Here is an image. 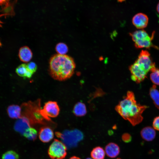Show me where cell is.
Returning a JSON list of instances; mask_svg holds the SVG:
<instances>
[{
  "label": "cell",
  "mask_w": 159,
  "mask_h": 159,
  "mask_svg": "<svg viewBox=\"0 0 159 159\" xmlns=\"http://www.w3.org/2000/svg\"><path fill=\"white\" fill-rule=\"evenodd\" d=\"M147 107L137 102L134 93L127 92L126 95L120 101L115 107V110L124 119L128 120L133 126L143 120V113Z\"/></svg>",
  "instance_id": "obj_1"
},
{
  "label": "cell",
  "mask_w": 159,
  "mask_h": 159,
  "mask_svg": "<svg viewBox=\"0 0 159 159\" xmlns=\"http://www.w3.org/2000/svg\"><path fill=\"white\" fill-rule=\"evenodd\" d=\"M49 62V73L55 80H65L74 73L75 64L73 59L70 56L56 54L51 57Z\"/></svg>",
  "instance_id": "obj_2"
},
{
  "label": "cell",
  "mask_w": 159,
  "mask_h": 159,
  "mask_svg": "<svg viewBox=\"0 0 159 159\" xmlns=\"http://www.w3.org/2000/svg\"><path fill=\"white\" fill-rule=\"evenodd\" d=\"M154 34V32L150 36L145 30L143 29L136 30L130 34L135 46L137 48L149 49L154 47L159 49V48L154 46L152 42Z\"/></svg>",
  "instance_id": "obj_3"
},
{
  "label": "cell",
  "mask_w": 159,
  "mask_h": 159,
  "mask_svg": "<svg viewBox=\"0 0 159 159\" xmlns=\"http://www.w3.org/2000/svg\"><path fill=\"white\" fill-rule=\"evenodd\" d=\"M55 133L56 136L60 138L62 142L69 148L76 147L78 143L84 138L82 132L77 129L65 130L62 133L57 132Z\"/></svg>",
  "instance_id": "obj_4"
},
{
  "label": "cell",
  "mask_w": 159,
  "mask_h": 159,
  "mask_svg": "<svg viewBox=\"0 0 159 159\" xmlns=\"http://www.w3.org/2000/svg\"><path fill=\"white\" fill-rule=\"evenodd\" d=\"M67 147L62 141L54 139L49 146L48 153L51 159H63L67 154Z\"/></svg>",
  "instance_id": "obj_5"
},
{
  "label": "cell",
  "mask_w": 159,
  "mask_h": 159,
  "mask_svg": "<svg viewBox=\"0 0 159 159\" xmlns=\"http://www.w3.org/2000/svg\"><path fill=\"white\" fill-rule=\"evenodd\" d=\"M131 79L137 83L143 81L147 77L148 72L135 61L129 68Z\"/></svg>",
  "instance_id": "obj_6"
},
{
  "label": "cell",
  "mask_w": 159,
  "mask_h": 159,
  "mask_svg": "<svg viewBox=\"0 0 159 159\" xmlns=\"http://www.w3.org/2000/svg\"><path fill=\"white\" fill-rule=\"evenodd\" d=\"M148 72L155 67L149 52L146 50H142L135 61Z\"/></svg>",
  "instance_id": "obj_7"
},
{
  "label": "cell",
  "mask_w": 159,
  "mask_h": 159,
  "mask_svg": "<svg viewBox=\"0 0 159 159\" xmlns=\"http://www.w3.org/2000/svg\"><path fill=\"white\" fill-rule=\"evenodd\" d=\"M60 109L57 102L56 101H49L46 102L43 109L41 110V112L44 118L49 120V117L54 118L58 116Z\"/></svg>",
  "instance_id": "obj_8"
},
{
  "label": "cell",
  "mask_w": 159,
  "mask_h": 159,
  "mask_svg": "<svg viewBox=\"0 0 159 159\" xmlns=\"http://www.w3.org/2000/svg\"><path fill=\"white\" fill-rule=\"evenodd\" d=\"M148 18L145 14L139 13L136 14L132 19L133 25L137 29H142L146 27L148 22Z\"/></svg>",
  "instance_id": "obj_9"
},
{
  "label": "cell",
  "mask_w": 159,
  "mask_h": 159,
  "mask_svg": "<svg viewBox=\"0 0 159 159\" xmlns=\"http://www.w3.org/2000/svg\"><path fill=\"white\" fill-rule=\"evenodd\" d=\"M32 123L27 117L22 116L18 119L14 125L15 130L23 135L26 130L31 127Z\"/></svg>",
  "instance_id": "obj_10"
},
{
  "label": "cell",
  "mask_w": 159,
  "mask_h": 159,
  "mask_svg": "<svg viewBox=\"0 0 159 159\" xmlns=\"http://www.w3.org/2000/svg\"><path fill=\"white\" fill-rule=\"evenodd\" d=\"M40 140L44 143L49 142L54 138V133L52 130L48 126L41 127L39 132Z\"/></svg>",
  "instance_id": "obj_11"
},
{
  "label": "cell",
  "mask_w": 159,
  "mask_h": 159,
  "mask_svg": "<svg viewBox=\"0 0 159 159\" xmlns=\"http://www.w3.org/2000/svg\"><path fill=\"white\" fill-rule=\"evenodd\" d=\"M18 56L21 61L23 62L27 63L29 62L32 58L33 53L29 47L24 46L19 49Z\"/></svg>",
  "instance_id": "obj_12"
},
{
  "label": "cell",
  "mask_w": 159,
  "mask_h": 159,
  "mask_svg": "<svg viewBox=\"0 0 159 159\" xmlns=\"http://www.w3.org/2000/svg\"><path fill=\"white\" fill-rule=\"evenodd\" d=\"M105 152L106 155L111 158H115L120 153V148L118 145L114 143H110L105 146Z\"/></svg>",
  "instance_id": "obj_13"
},
{
  "label": "cell",
  "mask_w": 159,
  "mask_h": 159,
  "mask_svg": "<svg viewBox=\"0 0 159 159\" xmlns=\"http://www.w3.org/2000/svg\"><path fill=\"white\" fill-rule=\"evenodd\" d=\"M140 135L144 140L150 141L155 138L156 132L153 128L150 126H147L142 129L140 131Z\"/></svg>",
  "instance_id": "obj_14"
},
{
  "label": "cell",
  "mask_w": 159,
  "mask_h": 159,
  "mask_svg": "<svg viewBox=\"0 0 159 159\" xmlns=\"http://www.w3.org/2000/svg\"><path fill=\"white\" fill-rule=\"evenodd\" d=\"M7 112L9 117L13 119H19L21 115V108L17 105H12L8 106Z\"/></svg>",
  "instance_id": "obj_15"
},
{
  "label": "cell",
  "mask_w": 159,
  "mask_h": 159,
  "mask_svg": "<svg viewBox=\"0 0 159 159\" xmlns=\"http://www.w3.org/2000/svg\"><path fill=\"white\" fill-rule=\"evenodd\" d=\"M73 112L77 116L81 117L85 115L87 113L85 105L82 102H78L74 106Z\"/></svg>",
  "instance_id": "obj_16"
},
{
  "label": "cell",
  "mask_w": 159,
  "mask_h": 159,
  "mask_svg": "<svg viewBox=\"0 0 159 159\" xmlns=\"http://www.w3.org/2000/svg\"><path fill=\"white\" fill-rule=\"evenodd\" d=\"M149 94L155 107L159 109V91L156 85H153L150 89Z\"/></svg>",
  "instance_id": "obj_17"
},
{
  "label": "cell",
  "mask_w": 159,
  "mask_h": 159,
  "mask_svg": "<svg viewBox=\"0 0 159 159\" xmlns=\"http://www.w3.org/2000/svg\"><path fill=\"white\" fill-rule=\"evenodd\" d=\"M105 153L103 149L101 147L94 148L91 152L90 155L93 159H104Z\"/></svg>",
  "instance_id": "obj_18"
},
{
  "label": "cell",
  "mask_w": 159,
  "mask_h": 159,
  "mask_svg": "<svg viewBox=\"0 0 159 159\" xmlns=\"http://www.w3.org/2000/svg\"><path fill=\"white\" fill-rule=\"evenodd\" d=\"M23 135L29 140L34 141L37 138V132L35 129L31 127L26 130Z\"/></svg>",
  "instance_id": "obj_19"
},
{
  "label": "cell",
  "mask_w": 159,
  "mask_h": 159,
  "mask_svg": "<svg viewBox=\"0 0 159 159\" xmlns=\"http://www.w3.org/2000/svg\"><path fill=\"white\" fill-rule=\"evenodd\" d=\"M150 78L155 85H159V69L155 67L150 71Z\"/></svg>",
  "instance_id": "obj_20"
},
{
  "label": "cell",
  "mask_w": 159,
  "mask_h": 159,
  "mask_svg": "<svg viewBox=\"0 0 159 159\" xmlns=\"http://www.w3.org/2000/svg\"><path fill=\"white\" fill-rule=\"evenodd\" d=\"M55 49L57 54L61 55L65 54L68 51L67 45L63 42H60L57 44Z\"/></svg>",
  "instance_id": "obj_21"
},
{
  "label": "cell",
  "mask_w": 159,
  "mask_h": 159,
  "mask_svg": "<svg viewBox=\"0 0 159 159\" xmlns=\"http://www.w3.org/2000/svg\"><path fill=\"white\" fill-rule=\"evenodd\" d=\"M2 159H19V156L15 151L10 150L6 152L3 155Z\"/></svg>",
  "instance_id": "obj_22"
},
{
  "label": "cell",
  "mask_w": 159,
  "mask_h": 159,
  "mask_svg": "<svg viewBox=\"0 0 159 159\" xmlns=\"http://www.w3.org/2000/svg\"><path fill=\"white\" fill-rule=\"evenodd\" d=\"M27 70L26 64H22L16 68V72L19 76L25 78Z\"/></svg>",
  "instance_id": "obj_23"
},
{
  "label": "cell",
  "mask_w": 159,
  "mask_h": 159,
  "mask_svg": "<svg viewBox=\"0 0 159 159\" xmlns=\"http://www.w3.org/2000/svg\"><path fill=\"white\" fill-rule=\"evenodd\" d=\"M26 65L27 69L33 73L35 72L37 69V65L34 62H30L27 64Z\"/></svg>",
  "instance_id": "obj_24"
},
{
  "label": "cell",
  "mask_w": 159,
  "mask_h": 159,
  "mask_svg": "<svg viewBox=\"0 0 159 159\" xmlns=\"http://www.w3.org/2000/svg\"><path fill=\"white\" fill-rule=\"evenodd\" d=\"M122 140L125 143H128L131 142L132 140L131 135L128 133H125L122 136Z\"/></svg>",
  "instance_id": "obj_25"
},
{
  "label": "cell",
  "mask_w": 159,
  "mask_h": 159,
  "mask_svg": "<svg viewBox=\"0 0 159 159\" xmlns=\"http://www.w3.org/2000/svg\"><path fill=\"white\" fill-rule=\"evenodd\" d=\"M153 126L155 130L159 131V116L156 117L154 119Z\"/></svg>",
  "instance_id": "obj_26"
},
{
  "label": "cell",
  "mask_w": 159,
  "mask_h": 159,
  "mask_svg": "<svg viewBox=\"0 0 159 159\" xmlns=\"http://www.w3.org/2000/svg\"><path fill=\"white\" fill-rule=\"evenodd\" d=\"M10 0H0V6H1L3 8L8 6L11 4L9 3Z\"/></svg>",
  "instance_id": "obj_27"
},
{
  "label": "cell",
  "mask_w": 159,
  "mask_h": 159,
  "mask_svg": "<svg viewBox=\"0 0 159 159\" xmlns=\"http://www.w3.org/2000/svg\"><path fill=\"white\" fill-rule=\"evenodd\" d=\"M33 74V72L28 69L26 74L25 78H30L32 77Z\"/></svg>",
  "instance_id": "obj_28"
},
{
  "label": "cell",
  "mask_w": 159,
  "mask_h": 159,
  "mask_svg": "<svg viewBox=\"0 0 159 159\" xmlns=\"http://www.w3.org/2000/svg\"><path fill=\"white\" fill-rule=\"evenodd\" d=\"M8 16V15L4 13H2L0 14V17L2 16ZM3 24V22L0 20V27H2V24Z\"/></svg>",
  "instance_id": "obj_29"
},
{
  "label": "cell",
  "mask_w": 159,
  "mask_h": 159,
  "mask_svg": "<svg viewBox=\"0 0 159 159\" xmlns=\"http://www.w3.org/2000/svg\"><path fill=\"white\" fill-rule=\"evenodd\" d=\"M69 159H81L80 158L76 156H73L71 157Z\"/></svg>",
  "instance_id": "obj_30"
},
{
  "label": "cell",
  "mask_w": 159,
  "mask_h": 159,
  "mask_svg": "<svg viewBox=\"0 0 159 159\" xmlns=\"http://www.w3.org/2000/svg\"><path fill=\"white\" fill-rule=\"evenodd\" d=\"M156 9L157 12L159 14V2L157 5Z\"/></svg>",
  "instance_id": "obj_31"
},
{
  "label": "cell",
  "mask_w": 159,
  "mask_h": 159,
  "mask_svg": "<svg viewBox=\"0 0 159 159\" xmlns=\"http://www.w3.org/2000/svg\"><path fill=\"white\" fill-rule=\"evenodd\" d=\"M125 0H117V1L120 3H122L125 1Z\"/></svg>",
  "instance_id": "obj_32"
},
{
  "label": "cell",
  "mask_w": 159,
  "mask_h": 159,
  "mask_svg": "<svg viewBox=\"0 0 159 159\" xmlns=\"http://www.w3.org/2000/svg\"><path fill=\"white\" fill-rule=\"evenodd\" d=\"M86 159H92L90 158H88Z\"/></svg>",
  "instance_id": "obj_33"
},
{
  "label": "cell",
  "mask_w": 159,
  "mask_h": 159,
  "mask_svg": "<svg viewBox=\"0 0 159 159\" xmlns=\"http://www.w3.org/2000/svg\"><path fill=\"white\" fill-rule=\"evenodd\" d=\"M116 159H121L120 158H117Z\"/></svg>",
  "instance_id": "obj_34"
}]
</instances>
